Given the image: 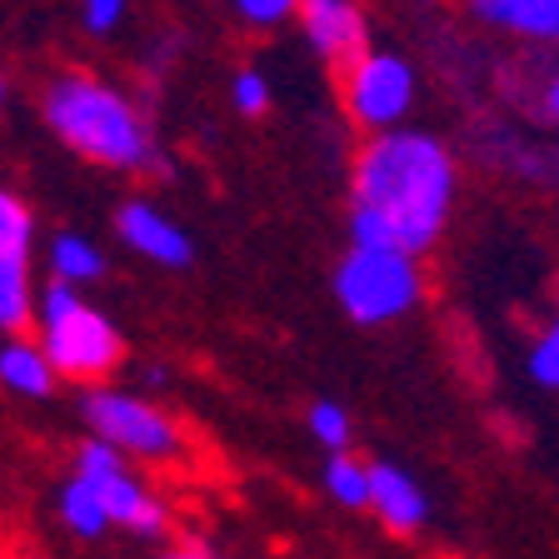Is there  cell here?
<instances>
[{
    "instance_id": "cell-9",
    "label": "cell",
    "mask_w": 559,
    "mask_h": 559,
    "mask_svg": "<svg viewBox=\"0 0 559 559\" xmlns=\"http://www.w3.org/2000/svg\"><path fill=\"white\" fill-rule=\"evenodd\" d=\"M295 21L305 31V46L330 66H345L370 46V25H365V11L355 0H300Z\"/></svg>"
},
{
    "instance_id": "cell-7",
    "label": "cell",
    "mask_w": 559,
    "mask_h": 559,
    "mask_svg": "<svg viewBox=\"0 0 559 559\" xmlns=\"http://www.w3.org/2000/svg\"><path fill=\"white\" fill-rule=\"evenodd\" d=\"M345 75H340V95H345V110L349 120L374 135V130H395L409 120L419 100V81H415V66L395 50H370L365 46L355 60H345Z\"/></svg>"
},
{
    "instance_id": "cell-13",
    "label": "cell",
    "mask_w": 559,
    "mask_h": 559,
    "mask_svg": "<svg viewBox=\"0 0 559 559\" xmlns=\"http://www.w3.org/2000/svg\"><path fill=\"white\" fill-rule=\"evenodd\" d=\"M46 265H50V280H60V285H95V280L105 275V255H100V245H91L85 235L75 230H60L56 240H50L46 250Z\"/></svg>"
},
{
    "instance_id": "cell-14",
    "label": "cell",
    "mask_w": 559,
    "mask_h": 559,
    "mask_svg": "<svg viewBox=\"0 0 559 559\" xmlns=\"http://www.w3.org/2000/svg\"><path fill=\"white\" fill-rule=\"evenodd\" d=\"M56 510H60V524H66L75 539H100L110 535V520H105L100 500H95V489L85 485L81 475H70L56 495Z\"/></svg>"
},
{
    "instance_id": "cell-10",
    "label": "cell",
    "mask_w": 559,
    "mask_h": 559,
    "mask_svg": "<svg viewBox=\"0 0 559 559\" xmlns=\"http://www.w3.org/2000/svg\"><path fill=\"white\" fill-rule=\"evenodd\" d=\"M365 510H374V520L390 530V535H415L430 520V495L409 469L390 465V460H374L370 465V489H365Z\"/></svg>"
},
{
    "instance_id": "cell-11",
    "label": "cell",
    "mask_w": 559,
    "mask_h": 559,
    "mask_svg": "<svg viewBox=\"0 0 559 559\" xmlns=\"http://www.w3.org/2000/svg\"><path fill=\"white\" fill-rule=\"evenodd\" d=\"M469 11L489 31H504L514 40L559 46V0H469Z\"/></svg>"
},
{
    "instance_id": "cell-2",
    "label": "cell",
    "mask_w": 559,
    "mask_h": 559,
    "mask_svg": "<svg viewBox=\"0 0 559 559\" xmlns=\"http://www.w3.org/2000/svg\"><path fill=\"white\" fill-rule=\"evenodd\" d=\"M40 116H46L50 135L75 151L81 160L105 165V170H155L160 151H155L151 120L140 116V105L126 91H116L100 75H56L40 95Z\"/></svg>"
},
{
    "instance_id": "cell-19",
    "label": "cell",
    "mask_w": 559,
    "mask_h": 559,
    "mask_svg": "<svg viewBox=\"0 0 559 559\" xmlns=\"http://www.w3.org/2000/svg\"><path fill=\"white\" fill-rule=\"evenodd\" d=\"M310 435L314 444H325V450H349V415L345 405H335V400H314L310 405Z\"/></svg>"
},
{
    "instance_id": "cell-3",
    "label": "cell",
    "mask_w": 559,
    "mask_h": 559,
    "mask_svg": "<svg viewBox=\"0 0 559 559\" xmlns=\"http://www.w3.org/2000/svg\"><path fill=\"white\" fill-rule=\"evenodd\" d=\"M35 340L46 349L50 370L60 380H75V384H100L120 370L126 360V340H120L116 320L91 305L75 285H60L50 280L46 290H35Z\"/></svg>"
},
{
    "instance_id": "cell-15",
    "label": "cell",
    "mask_w": 559,
    "mask_h": 559,
    "mask_svg": "<svg viewBox=\"0 0 559 559\" xmlns=\"http://www.w3.org/2000/svg\"><path fill=\"white\" fill-rule=\"evenodd\" d=\"M35 314V285H31V260H5L0 255V335L31 325Z\"/></svg>"
},
{
    "instance_id": "cell-22",
    "label": "cell",
    "mask_w": 559,
    "mask_h": 559,
    "mask_svg": "<svg viewBox=\"0 0 559 559\" xmlns=\"http://www.w3.org/2000/svg\"><path fill=\"white\" fill-rule=\"evenodd\" d=\"M81 5V25L91 35H116L126 21V0H75Z\"/></svg>"
},
{
    "instance_id": "cell-1",
    "label": "cell",
    "mask_w": 559,
    "mask_h": 559,
    "mask_svg": "<svg viewBox=\"0 0 559 559\" xmlns=\"http://www.w3.org/2000/svg\"><path fill=\"white\" fill-rule=\"evenodd\" d=\"M460 170L444 140L425 130H374L349 170V240L425 255L450 225Z\"/></svg>"
},
{
    "instance_id": "cell-8",
    "label": "cell",
    "mask_w": 559,
    "mask_h": 559,
    "mask_svg": "<svg viewBox=\"0 0 559 559\" xmlns=\"http://www.w3.org/2000/svg\"><path fill=\"white\" fill-rule=\"evenodd\" d=\"M116 235L120 245H130L140 260H151V265H165V270H186L195 260V240L180 221H170L160 205L151 200H126L116 210Z\"/></svg>"
},
{
    "instance_id": "cell-5",
    "label": "cell",
    "mask_w": 559,
    "mask_h": 559,
    "mask_svg": "<svg viewBox=\"0 0 559 559\" xmlns=\"http://www.w3.org/2000/svg\"><path fill=\"white\" fill-rule=\"evenodd\" d=\"M81 415L95 440L116 444L135 465H170V460H180V450H186V430L175 425V415H165V409L155 405V400H145L140 390L91 384L81 395Z\"/></svg>"
},
{
    "instance_id": "cell-6",
    "label": "cell",
    "mask_w": 559,
    "mask_h": 559,
    "mask_svg": "<svg viewBox=\"0 0 559 559\" xmlns=\"http://www.w3.org/2000/svg\"><path fill=\"white\" fill-rule=\"evenodd\" d=\"M70 475H81L85 485L95 489V500H100L110 530H130V535H145V539L170 530V504L140 479L135 460H126L116 444H105L91 435V440L75 450V469H70Z\"/></svg>"
},
{
    "instance_id": "cell-23",
    "label": "cell",
    "mask_w": 559,
    "mask_h": 559,
    "mask_svg": "<svg viewBox=\"0 0 559 559\" xmlns=\"http://www.w3.org/2000/svg\"><path fill=\"white\" fill-rule=\"evenodd\" d=\"M539 110H545V120H555V126H559V70L549 75L545 85H539Z\"/></svg>"
},
{
    "instance_id": "cell-25",
    "label": "cell",
    "mask_w": 559,
    "mask_h": 559,
    "mask_svg": "<svg viewBox=\"0 0 559 559\" xmlns=\"http://www.w3.org/2000/svg\"><path fill=\"white\" fill-rule=\"evenodd\" d=\"M0 105H5V75H0Z\"/></svg>"
},
{
    "instance_id": "cell-20",
    "label": "cell",
    "mask_w": 559,
    "mask_h": 559,
    "mask_svg": "<svg viewBox=\"0 0 559 559\" xmlns=\"http://www.w3.org/2000/svg\"><path fill=\"white\" fill-rule=\"evenodd\" d=\"M230 100H235V110H240V116H250V120L265 116V110H270V81H265V70H255V66L235 70Z\"/></svg>"
},
{
    "instance_id": "cell-24",
    "label": "cell",
    "mask_w": 559,
    "mask_h": 559,
    "mask_svg": "<svg viewBox=\"0 0 559 559\" xmlns=\"http://www.w3.org/2000/svg\"><path fill=\"white\" fill-rule=\"evenodd\" d=\"M165 559H221V555H215V549H205V545H175Z\"/></svg>"
},
{
    "instance_id": "cell-18",
    "label": "cell",
    "mask_w": 559,
    "mask_h": 559,
    "mask_svg": "<svg viewBox=\"0 0 559 559\" xmlns=\"http://www.w3.org/2000/svg\"><path fill=\"white\" fill-rule=\"evenodd\" d=\"M530 380L539 390H559V310L549 314V325L539 330V340L530 345Z\"/></svg>"
},
{
    "instance_id": "cell-21",
    "label": "cell",
    "mask_w": 559,
    "mask_h": 559,
    "mask_svg": "<svg viewBox=\"0 0 559 559\" xmlns=\"http://www.w3.org/2000/svg\"><path fill=\"white\" fill-rule=\"evenodd\" d=\"M295 11H300V0H235V15L255 31H275V25L295 21Z\"/></svg>"
},
{
    "instance_id": "cell-17",
    "label": "cell",
    "mask_w": 559,
    "mask_h": 559,
    "mask_svg": "<svg viewBox=\"0 0 559 559\" xmlns=\"http://www.w3.org/2000/svg\"><path fill=\"white\" fill-rule=\"evenodd\" d=\"M35 250V215L15 190L0 186V255L5 260H31Z\"/></svg>"
},
{
    "instance_id": "cell-12",
    "label": "cell",
    "mask_w": 559,
    "mask_h": 559,
    "mask_svg": "<svg viewBox=\"0 0 559 559\" xmlns=\"http://www.w3.org/2000/svg\"><path fill=\"white\" fill-rule=\"evenodd\" d=\"M0 384L21 400H50L56 395V384H60V374L50 370L40 340L25 335V330H15V335L0 340Z\"/></svg>"
},
{
    "instance_id": "cell-16",
    "label": "cell",
    "mask_w": 559,
    "mask_h": 559,
    "mask_svg": "<svg viewBox=\"0 0 559 559\" xmlns=\"http://www.w3.org/2000/svg\"><path fill=\"white\" fill-rule=\"evenodd\" d=\"M325 495L345 510H365V489H370V465L355 460L349 450H330L325 454Z\"/></svg>"
},
{
    "instance_id": "cell-4",
    "label": "cell",
    "mask_w": 559,
    "mask_h": 559,
    "mask_svg": "<svg viewBox=\"0 0 559 559\" xmlns=\"http://www.w3.org/2000/svg\"><path fill=\"white\" fill-rule=\"evenodd\" d=\"M425 295L419 255L390 245H349L335 265V300L355 325H390L405 320Z\"/></svg>"
}]
</instances>
